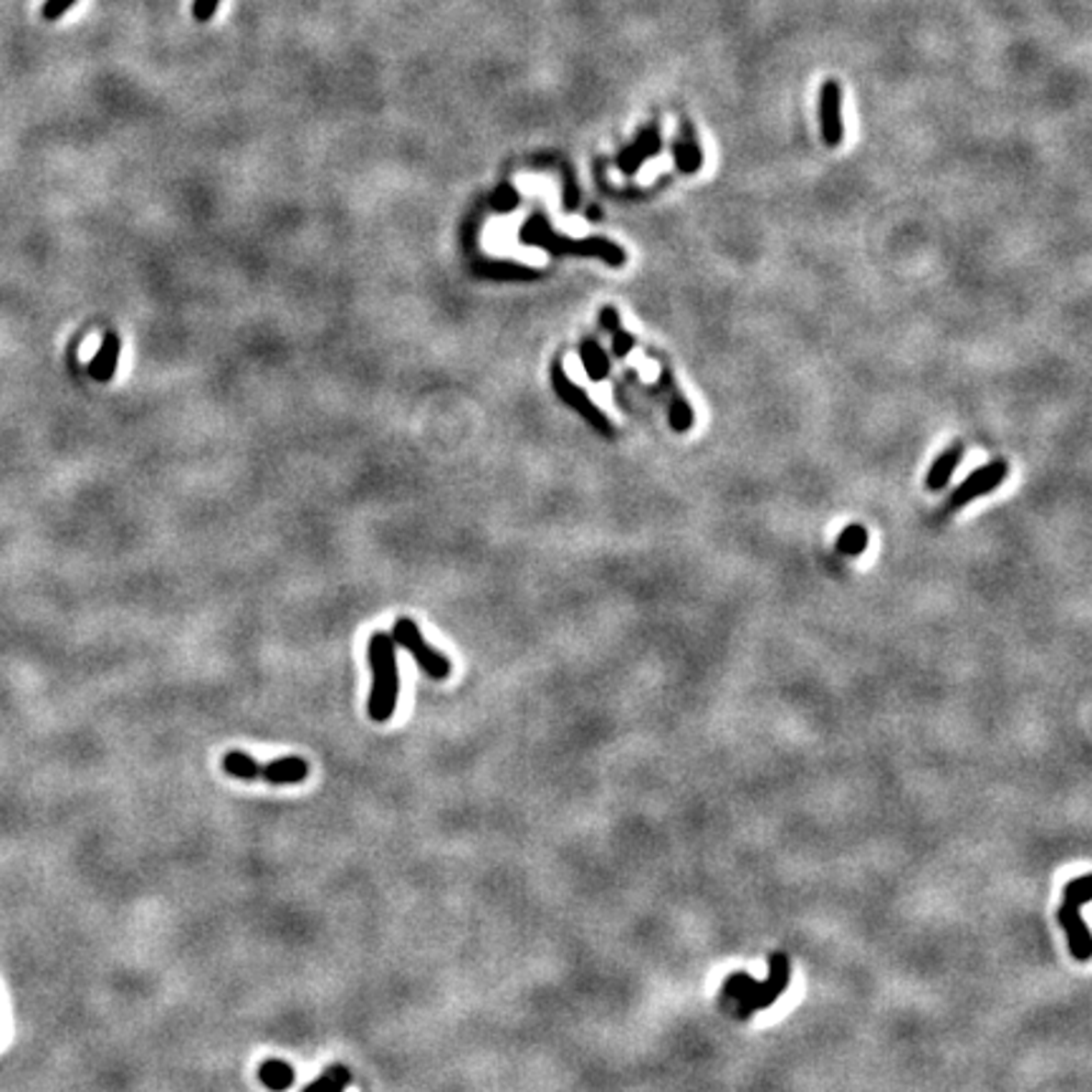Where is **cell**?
<instances>
[{
	"label": "cell",
	"instance_id": "obj_14",
	"mask_svg": "<svg viewBox=\"0 0 1092 1092\" xmlns=\"http://www.w3.org/2000/svg\"><path fill=\"white\" fill-rule=\"evenodd\" d=\"M349 1082H352V1072L344 1064H332L329 1070L321 1072L319 1080L304 1087V1092H344Z\"/></svg>",
	"mask_w": 1092,
	"mask_h": 1092
},
{
	"label": "cell",
	"instance_id": "obj_6",
	"mask_svg": "<svg viewBox=\"0 0 1092 1092\" xmlns=\"http://www.w3.org/2000/svg\"><path fill=\"white\" fill-rule=\"evenodd\" d=\"M1007 476H1009L1007 460H991L986 466H981L979 470H974L971 476H966L959 489L951 493L949 509L959 511L963 509L966 503H971V501H976L981 499V496L991 493V490H996L1001 486V480L1007 478Z\"/></svg>",
	"mask_w": 1092,
	"mask_h": 1092
},
{
	"label": "cell",
	"instance_id": "obj_16",
	"mask_svg": "<svg viewBox=\"0 0 1092 1092\" xmlns=\"http://www.w3.org/2000/svg\"><path fill=\"white\" fill-rule=\"evenodd\" d=\"M868 529H865L862 523H850V526H845V531L839 534L838 549L839 554H845V557H858V554H862L868 549Z\"/></svg>",
	"mask_w": 1092,
	"mask_h": 1092
},
{
	"label": "cell",
	"instance_id": "obj_12",
	"mask_svg": "<svg viewBox=\"0 0 1092 1092\" xmlns=\"http://www.w3.org/2000/svg\"><path fill=\"white\" fill-rule=\"evenodd\" d=\"M580 359H582L584 372L592 382H602L610 375V357L594 339H582L580 344Z\"/></svg>",
	"mask_w": 1092,
	"mask_h": 1092
},
{
	"label": "cell",
	"instance_id": "obj_18",
	"mask_svg": "<svg viewBox=\"0 0 1092 1092\" xmlns=\"http://www.w3.org/2000/svg\"><path fill=\"white\" fill-rule=\"evenodd\" d=\"M490 205H493V210H499V213H511V210H516V205H519V195H516V190H513L511 185H501L499 190L493 193V197H490Z\"/></svg>",
	"mask_w": 1092,
	"mask_h": 1092
},
{
	"label": "cell",
	"instance_id": "obj_8",
	"mask_svg": "<svg viewBox=\"0 0 1092 1092\" xmlns=\"http://www.w3.org/2000/svg\"><path fill=\"white\" fill-rule=\"evenodd\" d=\"M658 152H660V134H658V127H650V129H643L640 137L620 152L617 167L625 174H635L647 157H655Z\"/></svg>",
	"mask_w": 1092,
	"mask_h": 1092
},
{
	"label": "cell",
	"instance_id": "obj_10",
	"mask_svg": "<svg viewBox=\"0 0 1092 1092\" xmlns=\"http://www.w3.org/2000/svg\"><path fill=\"white\" fill-rule=\"evenodd\" d=\"M119 349H122V342H119V337L114 334V332H107L102 339V347H99V352L94 355L92 365H89V375H92V379H96V382H109V379L114 377V372H117V362H119Z\"/></svg>",
	"mask_w": 1092,
	"mask_h": 1092
},
{
	"label": "cell",
	"instance_id": "obj_13",
	"mask_svg": "<svg viewBox=\"0 0 1092 1092\" xmlns=\"http://www.w3.org/2000/svg\"><path fill=\"white\" fill-rule=\"evenodd\" d=\"M258 1080L264 1082L268 1090L284 1092V1090H288L291 1085H294V1080H297V1072H294V1067H291L288 1062L265 1060L264 1064L258 1067Z\"/></svg>",
	"mask_w": 1092,
	"mask_h": 1092
},
{
	"label": "cell",
	"instance_id": "obj_23",
	"mask_svg": "<svg viewBox=\"0 0 1092 1092\" xmlns=\"http://www.w3.org/2000/svg\"><path fill=\"white\" fill-rule=\"evenodd\" d=\"M590 218H592V220H597V218H600V208H590Z\"/></svg>",
	"mask_w": 1092,
	"mask_h": 1092
},
{
	"label": "cell",
	"instance_id": "obj_15",
	"mask_svg": "<svg viewBox=\"0 0 1092 1092\" xmlns=\"http://www.w3.org/2000/svg\"><path fill=\"white\" fill-rule=\"evenodd\" d=\"M478 276L489 278H536L534 268H526L521 264H511V261H496V264H478L476 265Z\"/></svg>",
	"mask_w": 1092,
	"mask_h": 1092
},
{
	"label": "cell",
	"instance_id": "obj_11",
	"mask_svg": "<svg viewBox=\"0 0 1092 1092\" xmlns=\"http://www.w3.org/2000/svg\"><path fill=\"white\" fill-rule=\"evenodd\" d=\"M961 458H963V445L961 443H956V445H951L943 456H939L936 458V463L930 466L929 476H926V489L929 490H940L946 483L951 480V476H953V470L959 468Z\"/></svg>",
	"mask_w": 1092,
	"mask_h": 1092
},
{
	"label": "cell",
	"instance_id": "obj_9",
	"mask_svg": "<svg viewBox=\"0 0 1092 1092\" xmlns=\"http://www.w3.org/2000/svg\"><path fill=\"white\" fill-rule=\"evenodd\" d=\"M673 152H675V164H678V170H681V173L693 174L701 170V164H704V152H701V147H698V140H695L693 127L688 124V119L681 124V137L675 140Z\"/></svg>",
	"mask_w": 1092,
	"mask_h": 1092
},
{
	"label": "cell",
	"instance_id": "obj_19",
	"mask_svg": "<svg viewBox=\"0 0 1092 1092\" xmlns=\"http://www.w3.org/2000/svg\"><path fill=\"white\" fill-rule=\"evenodd\" d=\"M73 3H76V0H46L41 8L43 21H59V18H63V16L73 8Z\"/></svg>",
	"mask_w": 1092,
	"mask_h": 1092
},
{
	"label": "cell",
	"instance_id": "obj_22",
	"mask_svg": "<svg viewBox=\"0 0 1092 1092\" xmlns=\"http://www.w3.org/2000/svg\"><path fill=\"white\" fill-rule=\"evenodd\" d=\"M600 324H602L604 332H617L620 329V314H617V309L614 307H604L602 311H600Z\"/></svg>",
	"mask_w": 1092,
	"mask_h": 1092
},
{
	"label": "cell",
	"instance_id": "obj_7",
	"mask_svg": "<svg viewBox=\"0 0 1092 1092\" xmlns=\"http://www.w3.org/2000/svg\"><path fill=\"white\" fill-rule=\"evenodd\" d=\"M839 86L838 82H825L819 94V122H822V137L825 144L838 147L842 142V119H839Z\"/></svg>",
	"mask_w": 1092,
	"mask_h": 1092
},
{
	"label": "cell",
	"instance_id": "obj_2",
	"mask_svg": "<svg viewBox=\"0 0 1092 1092\" xmlns=\"http://www.w3.org/2000/svg\"><path fill=\"white\" fill-rule=\"evenodd\" d=\"M369 668H372V691L367 698V714L375 724H385L395 714L400 693L398 675V647L392 637L375 633L369 637L367 647Z\"/></svg>",
	"mask_w": 1092,
	"mask_h": 1092
},
{
	"label": "cell",
	"instance_id": "obj_4",
	"mask_svg": "<svg viewBox=\"0 0 1092 1092\" xmlns=\"http://www.w3.org/2000/svg\"><path fill=\"white\" fill-rule=\"evenodd\" d=\"M389 637H392L395 647H402V650H408V653L415 658L418 668L428 675V678H433V681H445V678H450V673H453L450 660L445 655H440L438 650L420 635V627L412 623V620L400 617L398 623H395V627H392V635H389Z\"/></svg>",
	"mask_w": 1092,
	"mask_h": 1092
},
{
	"label": "cell",
	"instance_id": "obj_20",
	"mask_svg": "<svg viewBox=\"0 0 1092 1092\" xmlns=\"http://www.w3.org/2000/svg\"><path fill=\"white\" fill-rule=\"evenodd\" d=\"M635 347V337L633 334H627V332H623V329H617V332H613V352L614 357H627L630 352H633Z\"/></svg>",
	"mask_w": 1092,
	"mask_h": 1092
},
{
	"label": "cell",
	"instance_id": "obj_1",
	"mask_svg": "<svg viewBox=\"0 0 1092 1092\" xmlns=\"http://www.w3.org/2000/svg\"><path fill=\"white\" fill-rule=\"evenodd\" d=\"M521 243L536 245L544 248L552 255H587V258H600L613 268L627 261V253L623 248L607 238H567V235L554 233L549 220L541 213H534L529 218V223L521 228Z\"/></svg>",
	"mask_w": 1092,
	"mask_h": 1092
},
{
	"label": "cell",
	"instance_id": "obj_17",
	"mask_svg": "<svg viewBox=\"0 0 1092 1092\" xmlns=\"http://www.w3.org/2000/svg\"><path fill=\"white\" fill-rule=\"evenodd\" d=\"M668 418H670V428H673L675 433H688V430L693 428V408H691L678 392H673Z\"/></svg>",
	"mask_w": 1092,
	"mask_h": 1092
},
{
	"label": "cell",
	"instance_id": "obj_3",
	"mask_svg": "<svg viewBox=\"0 0 1092 1092\" xmlns=\"http://www.w3.org/2000/svg\"><path fill=\"white\" fill-rule=\"evenodd\" d=\"M223 771L225 774L243 779V782H265V784H301L309 776V764L298 756H284L276 761L268 764H258L253 756L243 754V751H228L223 756Z\"/></svg>",
	"mask_w": 1092,
	"mask_h": 1092
},
{
	"label": "cell",
	"instance_id": "obj_21",
	"mask_svg": "<svg viewBox=\"0 0 1092 1092\" xmlns=\"http://www.w3.org/2000/svg\"><path fill=\"white\" fill-rule=\"evenodd\" d=\"M220 0H195L193 3V16L197 23H208L218 11Z\"/></svg>",
	"mask_w": 1092,
	"mask_h": 1092
},
{
	"label": "cell",
	"instance_id": "obj_5",
	"mask_svg": "<svg viewBox=\"0 0 1092 1092\" xmlns=\"http://www.w3.org/2000/svg\"><path fill=\"white\" fill-rule=\"evenodd\" d=\"M549 375H552V385H554V389H557V395L562 398V402H567L569 408L577 410V412H580V415H582V418L587 420V422H590L594 430H600L602 435H610V438H613L614 428H613V422H610V418H607L602 410L594 405L592 398H590V395H587V392H584L580 385H574L572 377L567 375V369H564L559 362H554L552 372H549Z\"/></svg>",
	"mask_w": 1092,
	"mask_h": 1092
}]
</instances>
